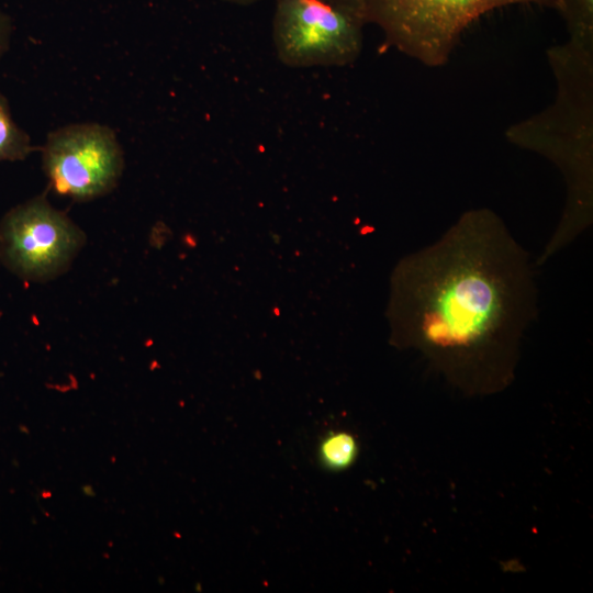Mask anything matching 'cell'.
<instances>
[{
  "instance_id": "obj_1",
  "label": "cell",
  "mask_w": 593,
  "mask_h": 593,
  "mask_svg": "<svg viewBox=\"0 0 593 593\" xmlns=\"http://www.w3.org/2000/svg\"><path fill=\"white\" fill-rule=\"evenodd\" d=\"M537 312L529 254L495 212L480 208L399 264L389 313L394 344L477 398L512 384Z\"/></svg>"
},
{
  "instance_id": "obj_2",
  "label": "cell",
  "mask_w": 593,
  "mask_h": 593,
  "mask_svg": "<svg viewBox=\"0 0 593 593\" xmlns=\"http://www.w3.org/2000/svg\"><path fill=\"white\" fill-rule=\"evenodd\" d=\"M557 81L555 101L507 128L505 137L545 156L563 174L567 202L549 243L551 255L582 232L593 208V47L567 41L547 52Z\"/></svg>"
},
{
  "instance_id": "obj_3",
  "label": "cell",
  "mask_w": 593,
  "mask_h": 593,
  "mask_svg": "<svg viewBox=\"0 0 593 593\" xmlns=\"http://www.w3.org/2000/svg\"><path fill=\"white\" fill-rule=\"evenodd\" d=\"M512 4L558 10L559 0H367L366 23L389 46L429 67L444 65L463 31L486 12Z\"/></svg>"
},
{
  "instance_id": "obj_4",
  "label": "cell",
  "mask_w": 593,
  "mask_h": 593,
  "mask_svg": "<svg viewBox=\"0 0 593 593\" xmlns=\"http://www.w3.org/2000/svg\"><path fill=\"white\" fill-rule=\"evenodd\" d=\"M85 244V232L45 194L15 205L0 221V262L23 281L58 278Z\"/></svg>"
},
{
  "instance_id": "obj_5",
  "label": "cell",
  "mask_w": 593,
  "mask_h": 593,
  "mask_svg": "<svg viewBox=\"0 0 593 593\" xmlns=\"http://www.w3.org/2000/svg\"><path fill=\"white\" fill-rule=\"evenodd\" d=\"M272 42L288 67L354 63L362 49L365 18L322 0H275Z\"/></svg>"
},
{
  "instance_id": "obj_6",
  "label": "cell",
  "mask_w": 593,
  "mask_h": 593,
  "mask_svg": "<svg viewBox=\"0 0 593 593\" xmlns=\"http://www.w3.org/2000/svg\"><path fill=\"white\" fill-rule=\"evenodd\" d=\"M49 189L85 202L115 189L125 166L115 132L100 123H72L52 131L40 147Z\"/></svg>"
},
{
  "instance_id": "obj_7",
  "label": "cell",
  "mask_w": 593,
  "mask_h": 593,
  "mask_svg": "<svg viewBox=\"0 0 593 593\" xmlns=\"http://www.w3.org/2000/svg\"><path fill=\"white\" fill-rule=\"evenodd\" d=\"M40 150L32 144L30 135L12 119L5 97L0 92V163L24 160Z\"/></svg>"
},
{
  "instance_id": "obj_8",
  "label": "cell",
  "mask_w": 593,
  "mask_h": 593,
  "mask_svg": "<svg viewBox=\"0 0 593 593\" xmlns=\"http://www.w3.org/2000/svg\"><path fill=\"white\" fill-rule=\"evenodd\" d=\"M558 11L567 24L568 41L593 47V0H559Z\"/></svg>"
},
{
  "instance_id": "obj_9",
  "label": "cell",
  "mask_w": 593,
  "mask_h": 593,
  "mask_svg": "<svg viewBox=\"0 0 593 593\" xmlns=\"http://www.w3.org/2000/svg\"><path fill=\"white\" fill-rule=\"evenodd\" d=\"M359 445L356 437L347 430L331 432L320 445V459L327 469L340 471L354 465Z\"/></svg>"
},
{
  "instance_id": "obj_10",
  "label": "cell",
  "mask_w": 593,
  "mask_h": 593,
  "mask_svg": "<svg viewBox=\"0 0 593 593\" xmlns=\"http://www.w3.org/2000/svg\"><path fill=\"white\" fill-rule=\"evenodd\" d=\"M12 34V21L0 10V58L7 52Z\"/></svg>"
},
{
  "instance_id": "obj_11",
  "label": "cell",
  "mask_w": 593,
  "mask_h": 593,
  "mask_svg": "<svg viewBox=\"0 0 593 593\" xmlns=\"http://www.w3.org/2000/svg\"><path fill=\"white\" fill-rule=\"evenodd\" d=\"M326 3H329L335 7H339L358 14H361L365 18V5L367 0H322Z\"/></svg>"
},
{
  "instance_id": "obj_12",
  "label": "cell",
  "mask_w": 593,
  "mask_h": 593,
  "mask_svg": "<svg viewBox=\"0 0 593 593\" xmlns=\"http://www.w3.org/2000/svg\"><path fill=\"white\" fill-rule=\"evenodd\" d=\"M228 3L237 4V5H249L254 4L259 0H222Z\"/></svg>"
}]
</instances>
